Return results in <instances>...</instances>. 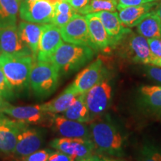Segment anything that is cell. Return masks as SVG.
<instances>
[{"mask_svg": "<svg viewBox=\"0 0 161 161\" xmlns=\"http://www.w3.org/2000/svg\"><path fill=\"white\" fill-rule=\"evenodd\" d=\"M23 1L26 2V3H33V2L37 1V0H23Z\"/></svg>", "mask_w": 161, "mask_h": 161, "instance_id": "60d3db41", "label": "cell"}, {"mask_svg": "<svg viewBox=\"0 0 161 161\" xmlns=\"http://www.w3.org/2000/svg\"><path fill=\"white\" fill-rule=\"evenodd\" d=\"M51 126L58 134L63 137L91 139L90 127L82 122L66 118L64 116L55 114L52 118Z\"/></svg>", "mask_w": 161, "mask_h": 161, "instance_id": "2e32d148", "label": "cell"}, {"mask_svg": "<svg viewBox=\"0 0 161 161\" xmlns=\"http://www.w3.org/2000/svg\"><path fill=\"white\" fill-rule=\"evenodd\" d=\"M44 24L40 25V24L29 23L25 21L20 22L17 27L20 39L31 49L32 56L35 60Z\"/></svg>", "mask_w": 161, "mask_h": 161, "instance_id": "44dd1931", "label": "cell"}, {"mask_svg": "<svg viewBox=\"0 0 161 161\" xmlns=\"http://www.w3.org/2000/svg\"><path fill=\"white\" fill-rule=\"evenodd\" d=\"M66 1L69 3L76 13L81 14L84 10L90 3V0H66Z\"/></svg>", "mask_w": 161, "mask_h": 161, "instance_id": "d6a6232c", "label": "cell"}, {"mask_svg": "<svg viewBox=\"0 0 161 161\" xmlns=\"http://www.w3.org/2000/svg\"><path fill=\"white\" fill-rule=\"evenodd\" d=\"M20 0H0V29L17 25Z\"/></svg>", "mask_w": 161, "mask_h": 161, "instance_id": "603a6c76", "label": "cell"}, {"mask_svg": "<svg viewBox=\"0 0 161 161\" xmlns=\"http://www.w3.org/2000/svg\"><path fill=\"white\" fill-rule=\"evenodd\" d=\"M152 65L154 66H160L161 67V59H156L154 61Z\"/></svg>", "mask_w": 161, "mask_h": 161, "instance_id": "f35d334b", "label": "cell"}, {"mask_svg": "<svg viewBox=\"0 0 161 161\" xmlns=\"http://www.w3.org/2000/svg\"><path fill=\"white\" fill-rule=\"evenodd\" d=\"M48 161H78L74 157L68 155L64 153L56 151L53 152L50 155Z\"/></svg>", "mask_w": 161, "mask_h": 161, "instance_id": "836d02e7", "label": "cell"}, {"mask_svg": "<svg viewBox=\"0 0 161 161\" xmlns=\"http://www.w3.org/2000/svg\"><path fill=\"white\" fill-rule=\"evenodd\" d=\"M63 43L60 29L52 23L44 24L36 60L50 61L52 56Z\"/></svg>", "mask_w": 161, "mask_h": 161, "instance_id": "4fadbf2b", "label": "cell"}, {"mask_svg": "<svg viewBox=\"0 0 161 161\" xmlns=\"http://www.w3.org/2000/svg\"><path fill=\"white\" fill-rule=\"evenodd\" d=\"M156 1H158V0H119L117 9L127 7V6L140 5H142V4L152 3V2Z\"/></svg>", "mask_w": 161, "mask_h": 161, "instance_id": "e575fe53", "label": "cell"}, {"mask_svg": "<svg viewBox=\"0 0 161 161\" xmlns=\"http://www.w3.org/2000/svg\"><path fill=\"white\" fill-rule=\"evenodd\" d=\"M119 0H90L81 15L98 13L100 11L115 12L117 10Z\"/></svg>", "mask_w": 161, "mask_h": 161, "instance_id": "484cf974", "label": "cell"}, {"mask_svg": "<svg viewBox=\"0 0 161 161\" xmlns=\"http://www.w3.org/2000/svg\"><path fill=\"white\" fill-rule=\"evenodd\" d=\"M139 35L143 36L147 39L160 38L161 39V23L156 11L151 13L145 17L136 25Z\"/></svg>", "mask_w": 161, "mask_h": 161, "instance_id": "d4e9b609", "label": "cell"}, {"mask_svg": "<svg viewBox=\"0 0 161 161\" xmlns=\"http://www.w3.org/2000/svg\"><path fill=\"white\" fill-rule=\"evenodd\" d=\"M156 14H157V15L158 16L159 19H160V23H161V3L160 4V5H158V8H157V10H156Z\"/></svg>", "mask_w": 161, "mask_h": 161, "instance_id": "74e56055", "label": "cell"}, {"mask_svg": "<svg viewBox=\"0 0 161 161\" xmlns=\"http://www.w3.org/2000/svg\"><path fill=\"white\" fill-rule=\"evenodd\" d=\"M148 46L152 55L157 59H161V39L160 38H150L147 39Z\"/></svg>", "mask_w": 161, "mask_h": 161, "instance_id": "4dcf8cb0", "label": "cell"}, {"mask_svg": "<svg viewBox=\"0 0 161 161\" xmlns=\"http://www.w3.org/2000/svg\"><path fill=\"white\" fill-rule=\"evenodd\" d=\"M12 161H19L18 160H12Z\"/></svg>", "mask_w": 161, "mask_h": 161, "instance_id": "7bdbcfd3", "label": "cell"}, {"mask_svg": "<svg viewBox=\"0 0 161 161\" xmlns=\"http://www.w3.org/2000/svg\"><path fill=\"white\" fill-rule=\"evenodd\" d=\"M90 38L96 51L109 52L112 49L108 32L96 13L88 14L85 16Z\"/></svg>", "mask_w": 161, "mask_h": 161, "instance_id": "d6986e66", "label": "cell"}, {"mask_svg": "<svg viewBox=\"0 0 161 161\" xmlns=\"http://www.w3.org/2000/svg\"><path fill=\"white\" fill-rule=\"evenodd\" d=\"M99 17L104 29L108 32L110 40L111 47H116L128 32L130 31L129 28H126L121 23L117 12L100 11L96 13Z\"/></svg>", "mask_w": 161, "mask_h": 161, "instance_id": "ffe728a7", "label": "cell"}, {"mask_svg": "<svg viewBox=\"0 0 161 161\" xmlns=\"http://www.w3.org/2000/svg\"><path fill=\"white\" fill-rule=\"evenodd\" d=\"M78 95V92L71 84L57 97L45 104H42V109L52 114H63L71 106Z\"/></svg>", "mask_w": 161, "mask_h": 161, "instance_id": "7402d4cb", "label": "cell"}, {"mask_svg": "<svg viewBox=\"0 0 161 161\" xmlns=\"http://www.w3.org/2000/svg\"><path fill=\"white\" fill-rule=\"evenodd\" d=\"M1 54H2V51H1V49H0V55H1Z\"/></svg>", "mask_w": 161, "mask_h": 161, "instance_id": "b9f144b4", "label": "cell"}, {"mask_svg": "<svg viewBox=\"0 0 161 161\" xmlns=\"http://www.w3.org/2000/svg\"><path fill=\"white\" fill-rule=\"evenodd\" d=\"M72 16L73 14H62L54 12V17L52 23L60 29L69 23V20L72 19Z\"/></svg>", "mask_w": 161, "mask_h": 161, "instance_id": "f546056e", "label": "cell"}, {"mask_svg": "<svg viewBox=\"0 0 161 161\" xmlns=\"http://www.w3.org/2000/svg\"><path fill=\"white\" fill-rule=\"evenodd\" d=\"M54 151L49 148L39 149L29 155L19 159V161H48L50 155Z\"/></svg>", "mask_w": 161, "mask_h": 161, "instance_id": "f1b7e54d", "label": "cell"}, {"mask_svg": "<svg viewBox=\"0 0 161 161\" xmlns=\"http://www.w3.org/2000/svg\"><path fill=\"white\" fill-rule=\"evenodd\" d=\"M107 75L108 72L103 61L101 58H97L80 72L72 84L80 95L87 92Z\"/></svg>", "mask_w": 161, "mask_h": 161, "instance_id": "8fae6325", "label": "cell"}, {"mask_svg": "<svg viewBox=\"0 0 161 161\" xmlns=\"http://www.w3.org/2000/svg\"><path fill=\"white\" fill-rule=\"evenodd\" d=\"M92 161H120L116 159L108 158L104 156H98V155H92Z\"/></svg>", "mask_w": 161, "mask_h": 161, "instance_id": "d590c367", "label": "cell"}, {"mask_svg": "<svg viewBox=\"0 0 161 161\" xmlns=\"http://www.w3.org/2000/svg\"><path fill=\"white\" fill-rule=\"evenodd\" d=\"M137 103L147 114L161 116V86H143L139 90Z\"/></svg>", "mask_w": 161, "mask_h": 161, "instance_id": "e0dca14e", "label": "cell"}, {"mask_svg": "<svg viewBox=\"0 0 161 161\" xmlns=\"http://www.w3.org/2000/svg\"><path fill=\"white\" fill-rule=\"evenodd\" d=\"M145 72L152 80L161 84V68L154 65H147Z\"/></svg>", "mask_w": 161, "mask_h": 161, "instance_id": "1f68e13d", "label": "cell"}, {"mask_svg": "<svg viewBox=\"0 0 161 161\" xmlns=\"http://www.w3.org/2000/svg\"><path fill=\"white\" fill-rule=\"evenodd\" d=\"M35 60L32 55L14 56L2 53L0 67L14 91H22L29 85V77Z\"/></svg>", "mask_w": 161, "mask_h": 161, "instance_id": "3957f363", "label": "cell"}, {"mask_svg": "<svg viewBox=\"0 0 161 161\" xmlns=\"http://www.w3.org/2000/svg\"><path fill=\"white\" fill-rule=\"evenodd\" d=\"M0 96L6 101L14 100L15 98L14 91L8 81L3 69L0 67Z\"/></svg>", "mask_w": 161, "mask_h": 161, "instance_id": "83f0119b", "label": "cell"}, {"mask_svg": "<svg viewBox=\"0 0 161 161\" xmlns=\"http://www.w3.org/2000/svg\"><path fill=\"white\" fill-rule=\"evenodd\" d=\"M158 7L156 2L142 4L140 5L127 6L118 8L119 18L121 23L126 28H132L139 23L152 12L155 11Z\"/></svg>", "mask_w": 161, "mask_h": 161, "instance_id": "ac0fdd59", "label": "cell"}, {"mask_svg": "<svg viewBox=\"0 0 161 161\" xmlns=\"http://www.w3.org/2000/svg\"><path fill=\"white\" fill-rule=\"evenodd\" d=\"M26 124L11 119L0 113V153L3 154H14L20 131Z\"/></svg>", "mask_w": 161, "mask_h": 161, "instance_id": "7c38bea8", "label": "cell"}, {"mask_svg": "<svg viewBox=\"0 0 161 161\" xmlns=\"http://www.w3.org/2000/svg\"><path fill=\"white\" fill-rule=\"evenodd\" d=\"M137 161H161V146L152 142L143 144L139 151Z\"/></svg>", "mask_w": 161, "mask_h": 161, "instance_id": "4316f807", "label": "cell"}, {"mask_svg": "<svg viewBox=\"0 0 161 161\" xmlns=\"http://www.w3.org/2000/svg\"><path fill=\"white\" fill-rule=\"evenodd\" d=\"M89 127L91 140L98 153L113 157L124 154L125 136L108 114L93 119Z\"/></svg>", "mask_w": 161, "mask_h": 161, "instance_id": "6da1fadb", "label": "cell"}, {"mask_svg": "<svg viewBox=\"0 0 161 161\" xmlns=\"http://www.w3.org/2000/svg\"><path fill=\"white\" fill-rule=\"evenodd\" d=\"M111 100L112 84L107 75L85 94V102L91 122L104 114L111 103Z\"/></svg>", "mask_w": 161, "mask_h": 161, "instance_id": "8992f818", "label": "cell"}, {"mask_svg": "<svg viewBox=\"0 0 161 161\" xmlns=\"http://www.w3.org/2000/svg\"><path fill=\"white\" fill-rule=\"evenodd\" d=\"M9 105H10L9 102H7V101L4 99L3 97L0 96V113L3 112V110Z\"/></svg>", "mask_w": 161, "mask_h": 161, "instance_id": "8d00e7d4", "label": "cell"}, {"mask_svg": "<svg viewBox=\"0 0 161 161\" xmlns=\"http://www.w3.org/2000/svg\"><path fill=\"white\" fill-rule=\"evenodd\" d=\"M62 39L66 43L87 46L96 51L90 38L85 17L75 13L66 25L60 29Z\"/></svg>", "mask_w": 161, "mask_h": 161, "instance_id": "ba28073f", "label": "cell"}, {"mask_svg": "<svg viewBox=\"0 0 161 161\" xmlns=\"http://www.w3.org/2000/svg\"><path fill=\"white\" fill-rule=\"evenodd\" d=\"M54 12V5L47 0H37L33 3L20 0L19 13L23 21L37 24L52 23Z\"/></svg>", "mask_w": 161, "mask_h": 161, "instance_id": "30bf717a", "label": "cell"}, {"mask_svg": "<svg viewBox=\"0 0 161 161\" xmlns=\"http://www.w3.org/2000/svg\"><path fill=\"white\" fill-rule=\"evenodd\" d=\"M96 52L87 46L65 43L58 48L50 62L60 75H67L78 71L93 59Z\"/></svg>", "mask_w": 161, "mask_h": 161, "instance_id": "7a4b0ae2", "label": "cell"}, {"mask_svg": "<svg viewBox=\"0 0 161 161\" xmlns=\"http://www.w3.org/2000/svg\"><path fill=\"white\" fill-rule=\"evenodd\" d=\"M36 61L30 73L29 86L36 97L43 99L55 92L60 73L50 61Z\"/></svg>", "mask_w": 161, "mask_h": 161, "instance_id": "277c9868", "label": "cell"}, {"mask_svg": "<svg viewBox=\"0 0 161 161\" xmlns=\"http://www.w3.org/2000/svg\"><path fill=\"white\" fill-rule=\"evenodd\" d=\"M119 44L122 45L123 55L134 63L152 65L157 59L151 52L146 38L131 30L125 35Z\"/></svg>", "mask_w": 161, "mask_h": 161, "instance_id": "5b68a950", "label": "cell"}, {"mask_svg": "<svg viewBox=\"0 0 161 161\" xmlns=\"http://www.w3.org/2000/svg\"><path fill=\"white\" fill-rule=\"evenodd\" d=\"M0 49L2 53L10 55H32L31 49L20 39L17 25L0 29Z\"/></svg>", "mask_w": 161, "mask_h": 161, "instance_id": "9a60e30c", "label": "cell"}, {"mask_svg": "<svg viewBox=\"0 0 161 161\" xmlns=\"http://www.w3.org/2000/svg\"><path fill=\"white\" fill-rule=\"evenodd\" d=\"M4 114L9 117L26 125H51L52 118L55 114L45 112L42 109L41 104L28 106H9L3 110Z\"/></svg>", "mask_w": 161, "mask_h": 161, "instance_id": "52a82bcc", "label": "cell"}, {"mask_svg": "<svg viewBox=\"0 0 161 161\" xmlns=\"http://www.w3.org/2000/svg\"><path fill=\"white\" fill-rule=\"evenodd\" d=\"M78 161H92V156H90V158H87L83 159V160H78Z\"/></svg>", "mask_w": 161, "mask_h": 161, "instance_id": "ab89813d", "label": "cell"}, {"mask_svg": "<svg viewBox=\"0 0 161 161\" xmlns=\"http://www.w3.org/2000/svg\"><path fill=\"white\" fill-rule=\"evenodd\" d=\"M85 94H80L66 111L63 113V116L69 119L77 122L86 123L91 122L89 110L85 102Z\"/></svg>", "mask_w": 161, "mask_h": 161, "instance_id": "cb8c5ba5", "label": "cell"}, {"mask_svg": "<svg viewBox=\"0 0 161 161\" xmlns=\"http://www.w3.org/2000/svg\"><path fill=\"white\" fill-rule=\"evenodd\" d=\"M43 134L38 128H30L29 125L23 128L18 136L14 154L17 160L37 152L43 144Z\"/></svg>", "mask_w": 161, "mask_h": 161, "instance_id": "5bb4252c", "label": "cell"}, {"mask_svg": "<svg viewBox=\"0 0 161 161\" xmlns=\"http://www.w3.org/2000/svg\"><path fill=\"white\" fill-rule=\"evenodd\" d=\"M49 146L56 151L74 157L77 160L90 158L96 151L91 139L56 138L49 142Z\"/></svg>", "mask_w": 161, "mask_h": 161, "instance_id": "9c48e42d", "label": "cell"}]
</instances>
